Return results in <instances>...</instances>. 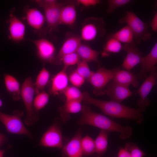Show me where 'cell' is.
Listing matches in <instances>:
<instances>
[{"instance_id":"b9f144b4","label":"cell","mask_w":157,"mask_h":157,"mask_svg":"<svg viewBox=\"0 0 157 157\" xmlns=\"http://www.w3.org/2000/svg\"><path fill=\"white\" fill-rule=\"evenodd\" d=\"M3 105V103L1 99L0 98V107H1Z\"/></svg>"},{"instance_id":"7c38bea8","label":"cell","mask_w":157,"mask_h":157,"mask_svg":"<svg viewBox=\"0 0 157 157\" xmlns=\"http://www.w3.org/2000/svg\"><path fill=\"white\" fill-rule=\"evenodd\" d=\"M122 49L127 53L122 65V67L125 70L130 71L135 66L141 63L143 57L142 53L136 47L134 42L124 44Z\"/></svg>"},{"instance_id":"9c48e42d","label":"cell","mask_w":157,"mask_h":157,"mask_svg":"<svg viewBox=\"0 0 157 157\" xmlns=\"http://www.w3.org/2000/svg\"><path fill=\"white\" fill-rule=\"evenodd\" d=\"M149 76L145 80L139 88L136 91L135 94H138L140 99L137 101L138 108L142 112L149 105L150 101L148 96L153 87L157 84V72L155 67L151 71Z\"/></svg>"},{"instance_id":"ac0fdd59","label":"cell","mask_w":157,"mask_h":157,"mask_svg":"<svg viewBox=\"0 0 157 157\" xmlns=\"http://www.w3.org/2000/svg\"><path fill=\"white\" fill-rule=\"evenodd\" d=\"M157 63V43L154 44L149 53L143 57L141 62V68L136 74L138 79H144L147 78L150 72L155 67Z\"/></svg>"},{"instance_id":"e575fe53","label":"cell","mask_w":157,"mask_h":157,"mask_svg":"<svg viewBox=\"0 0 157 157\" xmlns=\"http://www.w3.org/2000/svg\"><path fill=\"white\" fill-rule=\"evenodd\" d=\"M131 1L130 0H108V7L107 13L109 14H111L117 8L127 4Z\"/></svg>"},{"instance_id":"52a82bcc","label":"cell","mask_w":157,"mask_h":157,"mask_svg":"<svg viewBox=\"0 0 157 157\" xmlns=\"http://www.w3.org/2000/svg\"><path fill=\"white\" fill-rule=\"evenodd\" d=\"M22 112L15 111L13 115L4 113L0 111V121L10 133L25 135L32 137V135L22 122L20 117Z\"/></svg>"},{"instance_id":"8d00e7d4","label":"cell","mask_w":157,"mask_h":157,"mask_svg":"<svg viewBox=\"0 0 157 157\" xmlns=\"http://www.w3.org/2000/svg\"><path fill=\"white\" fill-rule=\"evenodd\" d=\"M100 1L99 0H78L77 2L85 7L96 5L99 3Z\"/></svg>"},{"instance_id":"d590c367","label":"cell","mask_w":157,"mask_h":157,"mask_svg":"<svg viewBox=\"0 0 157 157\" xmlns=\"http://www.w3.org/2000/svg\"><path fill=\"white\" fill-rule=\"evenodd\" d=\"M69 79L74 86L77 88L83 85L85 80L77 72L76 69L71 73Z\"/></svg>"},{"instance_id":"4316f807","label":"cell","mask_w":157,"mask_h":157,"mask_svg":"<svg viewBox=\"0 0 157 157\" xmlns=\"http://www.w3.org/2000/svg\"><path fill=\"white\" fill-rule=\"evenodd\" d=\"M111 37L124 44H129L134 42L133 33L130 28L127 25L113 34Z\"/></svg>"},{"instance_id":"7a4b0ae2","label":"cell","mask_w":157,"mask_h":157,"mask_svg":"<svg viewBox=\"0 0 157 157\" xmlns=\"http://www.w3.org/2000/svg\"><path fill=\"white\" fill-rule=\"evenodd\" d=\"M82 93L83 101L85 104L96 106L107 115L117 118L135 120L139 124L141 123L144 119L143 112L139 108H133L111 101L94 99L87 92Z\"/></svg>"},{"instance_id":"3957f363","label":"cell","mask_w":157,"mask_h":157,"mask_svg":"<svg viewBox=\"0 0 157 157\" xmlns=\"http://www.w3.org/2000/svg\"><path fill=\"white\" fill-rule=\"evenodd\" d=\"M35 92L34 83L31 77H28L21 86V96L26 110L24 122L28 126L32 125L38 119V116L34 111L33 103Z\"/></svg>"},{"instance_id":"e0dca14e","label":"cell","mask_w":157,"mask_h":157,"mask_svg":"<svg viewBox=\"0 0 157 157\" xmlns=\"http://www.w3.org/2000/svg\"><path fill=\"white\" fill-rule=\"evenodd\" d=\"M25 13L28 24L38 34L43 28L46 22L44 15L35 8H26Z\"/></svg>"},{"instance_id":"277c9868","label":"cell","mask_w":157,"mask_h":157,"mask_svg":"<svg viewBox=\"0 0 157 157\" xmlns=\"http://www.w3.org/2000/svg\"><path fill=\"white\" fill-rule=\"evenodd\" d=\"M119 23L127 24L133 33L137 44L142 40H148L151 37V33L148 30L147 25L132 11H127L124 17L119 20Z\"/></svg>"},{"instance_id":"7402d4cb","label":"cell","mask_w":157,"mask_h":157,"mask_svg":"<svg viewBox=\"0 0 157 157\" xmlns=\"http://www.w3.org/2000/svg\"><path fill=\"white\" fill-rule=\"evenodd\" d=\"M4 81L6 90L15 100L20 99L21 89L19 82L14 76L5 74L4 75Z\"/></svg>"},{"instance_id":"60d3db41","label":"cell","mask_w":157,"mask_h":157,"mask_svg":"<svg viewBox=\"0 0 157 157\" xmlns=\"http://www.w3.org/2000/svg\"><path fill=\"white\" fill-rule=\"evenodd\" d=\"M6 150H0V157H3V155Z\"/></svg>"},{"instance_id":"484cf974","label":"cell","mask_w":157,"mask_h":157,"mask_svg":"<svg viewBox=\"0 0 157 157\" xmlns=\"http://www.w3.org/2000/svg\"><path fill=\"white\" fill-rule=\"evenodd\" d=\"M50 76L49 71L43 65L34 83L35 91L37 94L42 91L48 83Z\"/></svg>"},{"instance_id":"83f0119b","label":"cell","mask_w":157,"mask_h":157,"mask_svg":"<svg viewBox=\"0 0 157 157\" xmlns=\"http://www.w3.org/2000/svg\"><path fill=\"white\" fill-rule=\"evenodd\" d=\"M122 48L121 42L111 37L107 41L104 46L102 55L104 56H107L111 53H118L122 49Z\"/></svg>"},{"instance_id":"8992f818","label":"cell","mask_w":157,"mask_h":157,"mask_svg":"<svg viewBox=\"0 0 157 157\" xmlns=\"http://www.w3.org/2000/svg\"><path fill=\"white\" fill-rule=\"evenodd\" d=\"M106 25L101 18L92 17L87 18L82 24L80 37L82 40L93 41L105 34Z\"/></svg>"},{"instance_id":"5b68a950","label":"cell","mask_w":157,"mask_h":157,"mask_svg":"<svg viewBox=\"0 0 157 157\" xmlns=\"http://www.w3.org/2000/svg\"><path fill=\"white\" fill-rule=\"evenodd\" d=\"M35 2L44 10L49 32L51 33L57 30L60 24V12L63 6L55 0H38Z\"/></svg>"},{"instance_id":"2e32d148","label":"cell","mask_w":157,"mask_h":157,"mask_svg":"<svg viewBox=\"0 0 157 157\" xmlns=\"http://www.w3.org/2000/svg\"><path fill=\"white\" fill-rule=\"evenodd\" d=\"M82 41L80 37L72 36L68 38L50 63L56 65L61 64L62 58L66 55L76 52Z\"/></svg>"},{"instance_id":"ba28073f","label":"cell","mask_w":157,"mask_h":157,"mask_svg":"<svg viewBox=\"0 0 157 157\" xmlns=\"http://www.w3.org/2000/svg\"><path fill=\"white\" fill-rule=\"evenodd\" d=\"M114 73L115 69H108L104 67H100L94 72L87 81L93 87V92L95 95H102L107 85L112 80Z\"/></svg>"},{"instance_id":"f1b7e54d","label":"cell","mask_w":157,"mask_h":157,"mask_svg":"<svg viewBox=\"0 0 157 157\" xmlns=\"http://www.w3.org/2000/svg\"><path fill=\"white\" fill-rule=\"evenodd\" d=\"M81 144L83 156H90L95 153L94 140L89 136L82 138Z\"/></svg>"},{"instance_id":"d4e9b609","label":"cell","mask_w":157,"mask_h":157,"mask_svg":"<svg viewBox=\"0 0 157 157\" xmlns=\"http://www.w3.org/2000/svg\"><path fill=\"white\" fill-rule=\"evenodd\" d=\"M107 132L101 130L94 140L97 157H102L107 151L108 138Z\"/></svg>"},{"instance_id":"836d02e7","label":"cell","mask_w":157,"mask_h":157,"mask_svg":"<svg viewBox=\"0 0 157 157\" xmlns=\"http://www.w3.org/2000/svg\"><path fill=\"white\" fill-rule=\"evenodd\" d=\"M80 60L78 55L75 52L64 56L61 60L60 63H63L64 66L68 67L77 64Z\"/></svg>"},{"instance_id":"f35d334b","label":"cell","mask_w":157,"mask_h":157,"mask_svg":"<svg viewBox=\"0 0 157 157\" xmlns=\"http://www.w3.org/2000/svg\"><path fill=\"white\" fill-rule=\"evenodd\" d=\"M152 30L155 32L157 31V13H155L150 24Z\"/></svg>"},{"instance_id":"4dcf8cb0","label":"cell","mask_w":157,"mask_h":157,"mask_svg":"<svg viewBox=\"0 0 157 157\" xmlns=\"http://www.w3.org/2000/svg\"><path fill=\"white\" fill-rule=\"evenodd\" d=\"M49 99V94L44 91L37 94L34 99L33 108L37 111L42 109L47 104Z\"/></svg>"},{"instance_id":"9a60e30c","label":"cell","mask_w":157,"mask_h":157,"mask_svg":"<svg viewBox=\"0 0 157 157\" xmlns=\"http://www.w3.org/2000/svg\"><path fill=\"white\" fill-rule=\"evenodd\" d=\"M82 131L79 129L76 134L62 149V157H83L81 141Z\"/></svg>"},{"instance_id":"f546056e","label":"cell","mask_w":157,"mask_h":157,"mask_svg":"<svg viewBox=\"0 0 157 157\" xmlns=\"http://www.w3.org/2000/svg\"><path fill=\"white\" fill-rule=\"evenodd\" d=\"M63 93L66 100H74L81 102L83 101V93L78 88L74 86H68Z\"/></svg>"},{"instance_id":"30bf717a","label":"cell","mask_w":157,"mask_h":157,"mask_svg":"<svg viewBox=\"0 0 157 157\" xmlns=\"http://www.w3.org/2000/svg\"><path fill=\"white\" fill-rule=\"evenodd\" d=\"M39 145L45 147L62 149L64 144L59 126L56 124L52 125L43 134Z\"/></svg>"},{"instance_id":"5bb4252c","label":"cell","mask_w":157,"mask_h":157,"mask_svg":"<svg viewBox=\"0 0 157 157\" xmlns=\"http://www.w3.org/2000/svg\"><path fill=\"white\" fill-rule=\"evenodd\" d=\"M8 23L9 38L16 42L24 40L26 26L24 23L16 15L10 13Z\"/></svg>"},{"instance_id":"74e56055","label":"cell","mask_w":157,"mask_h":157,"mask_svg":"<svg viewBox=\"0 0 157 157\" xmlns=\"http://www.w3.org/2000/svg\"><path fill=\"white\" fill-rule=\"evenodd\" d=\"M117 157H131L129 152L125 148H120L117 153Z\"/></svg>"},{"instance_id":"cb8c5ba5","label":"cell","mask_w":157,"mask_h":157,"mask_svg":"<svg viewBox=\"0 0 157 157\" xmlns=\"http://www.w3.org/2000/svg\"><path fill=\"white\" fill-rule=\"evenodd\" d=\"M76 52L80 60L87 63L93 61H98V58L99 52L92 49L89 45L81 43Z\"/></svg>"},{"instance_id":"4fadbf2b","label":"cell","mask_w":157,"mask_h":157,"mask_svg":"<svg viewBox=\"0 0 157 157\" xmlns=\"http://www.w3.org/2000/svg\"><path fill=\"white\" fill-rule=\"evenodd\" d=\"M28 40L35 46L39 58L43 61L50 63L55 56L56 48L53 43L44 38Z\"/></svg>"},{"instance_id":"d6a6232c","label":"cell","mask_w":157,"mask_h":157,"mask_svg":"<svg viewBox=\"0 0 157 157\" xmlns=\"http://www.w3.org/2000/svg\"><path fill=\"white\" fill-rule=\"evenodd\" d=\"M125 148L129 152L131 157H143L147 155L134 143L127 142L125 144Z\"/></svg>"},{"instance_id":"8fae6325","label":"cell","mask_w":157,"mask_h":157,"mask_svg":"<svg viewBox=\"0 0 157 157\" xmlns=\"http://www.w3.org/2000/svg\"><path fill=\"white\" fill-rule=\"evenodd\" d=\"M133 94L129 87L124 86L112 80L107 85L102 95L106 94L111 101L120 103Z\"/></svg>"},{"instance_id":"d6986e66","label":"cell","mask_w":157,"mask_h":157,"mask_svg":"<svg viewBox=\"0 0 157 157\" xmlns=\"http://www.w3.org/2000/svg\"><path fill=\"white\" fill-rule=\"evenodd\" d=\"M68 67L64 66L62 70L53 77L49 89L50 94L56 95L62 93L68 87V78L66 72Z\"/></svg>"},{"instance_id":"6da1fadb","label":"cell","mask_w":157,"mask_h":157,"mask_svg":"<svg viewBox=\"0 0 157 157\" xmlns=\"http://www.w3.org/2000/svg\"><path fill=\"white\" fill-rule=\"evenodd\" d=\"M82 116L77 122L81 125H88L107 132L119 133V138L125 140L133 134V129L129 126H124L108 117L92 111L86 104L82 105Z\"/></svg>"},{"instance_id":"ab89813d","label":"cell","mask_w":157,"mask_h":157,"mask_svg":"<svg viewBox=\"0 0 157 157\" xmlns=\"http://www.w3.org/2000/svg\"><path fill=\"white\" fill-rule=\"evenodd\" d=\"M7 140L6 136L0 133V147Z\"/></svg>"},{"instance_id":"44dd1931","label":"cell","mask_w":157,"mask_h":157,"mask_svg":"<svg viewBox=\"0 0 157 157\" xmlns=\"http://www.w3.org/2000/svg\"><path fill=\"white\" fill-rule=\"evenodd\" d=\"M82 105L79 101L66 100L64 105L59 107L58 110L63 123H65L70 118V114L81 112Z\"/></svg>"},{"instance_id":"ffe728a7","label":"cell","mask_w":157,"mask_h":157,"mask_svg":"<svg viewBox=\"0 0 157 157\" xmlns=\"http://www.w3.org/2000/svg\"><path fill=\"white\" fill-rule=\"evenodd\" d=\"M136 75L126 70L115 69V73L112 81L122 85L129 87L131 85L136 88L140 83Z\"/></svg>"},{"instance_id":"603a6c76","label":"cell","mask_w":157,"mask_h":157,"mask_svg":"<svg viewBox=\"0 0 157 157\" xmlns=\"http://www.w3.org/2000/svg\"><path fill=\"white\" fill-rule=\"evenodd\" d=\"M76 17V10L74 5L69 4L63 6L60 12V24L72 25L75 23Z\"/></svg>"},{"instance_id":"1f68e13d","label":"cell","mask_w":157,"mask_h":157,"mask_svg":"<svg viewBox=\"0 0 157 157\" xmlns=\"http://www.w3.org/2000/svg\"><path fill=\"white\" fill-rule=\"evenodd\" d=\"M77 64L76 71L88 81L94 72L90 70L88 63L84 61L80 60Z\"/></svg>"}]
</instances>
